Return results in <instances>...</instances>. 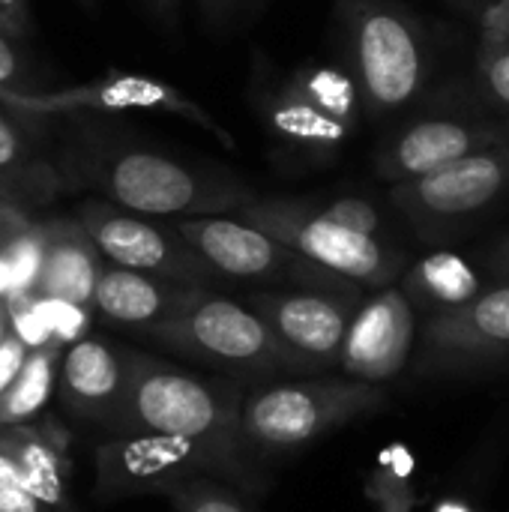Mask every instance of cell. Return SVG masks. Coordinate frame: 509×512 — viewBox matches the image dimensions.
<instances>
[{"label":"cell","instance_id":"1","mask_svg":"<svg viewBox=\"0 0 509 512\" xmlns=\"http://www.w3.org/2000/svg\"><path fill=\"white\" fill-rule=\"evenodd\" d=\"M75 171L111 204L153 219L225 216L258 198L246 180L225 168L192 165L123 138H84Z\"/></svg>","mask_w":509,"mask_h":512},{"label":"cell","instance_id":"2","mask_svg":"<svg viewBox=\"0 0 509 512\" xmlns=\"http://www.w3.org/2000/svg\"><path fill=\"white\" fill-rule=\"evenodd\" d=\"M243 399L246 387L234 378L204 375L132 351L129 381L111 435H174L255 459L243 441Z\"/></svg>","mask_w":509,"mask_h":512},{"label":"cell","instance_id":"3","mask_svg":"<svg viewBox=\"0 0 509 512\" xmlns=\"http://www.w3.org/2000/svg\"><path fill=\"white\" fill-rule=\"evenodd\" d=\"M336 15L366 117L393 126L432 96L438 54L414 12L396 0H339Z\"/></svg>","mask_w":509,"mask_h":512},{"label":"cell","instance_id":"4","mask_svg":"<svg viewBox=\"0 0 509 512\" xmlns=\"http://www.w3.org/2000/svg\"><path fill=\"white\" fill-rule=\"evenodd\" d=\"M255 108L273 147L309 165L339 159L366 117L354 75L330 63L264 75L255 87Z\"/></svg>","mask_w":509,"mask_h":512},{"label":"cell","instance_id":"5","mask_svg":"<svg viewBox=\"0 0 509 512\" xmlns=\"http://www.w3.org/2000/svg\"><path fill=\"white\" fill-rule=\"evenodd\" d=\"M509 141V120L480 108L462 81L435 87V93L396 120L372 153L375 174L390 186L429 177Z\"/></svg>","mask_w":509,"mask_h":512},{"label":"cell","instance_id":"6","mask_svg":"<svg viewBox=\"0 0 509 512\" xmlns=\"http://www.w3.org/2000/svg\"><path fill=\"white\" fill-rule=\"evenodd\" d=\"M387 405L384 387L357 378H291L264 384L246 390L243 441L255 459L288 456Z\"/></svg>","mask_w":509,"mask_h":512},{"label":"cell","instance_id":"7","mask_svg":"<svg viewBox=\"0 0 509 512\" xmlns=\"http://www.w3.org/2000/svg\"><path fill=\"white\" fill-rule=\"evenodd\" d=\"M171 354L195 360L246 390L297 378L264 321L243 303L207 288L183 315L144 333Z\"/></svg>","mask_w":509,"mask_h":512},{"label":"cell","instance_id":"8","mask_svg":"<svg viewBox=\"0 0 509 512\" xmlns=\"http://www.w3.org/2000/svg\"><path fill=\"white\" fill-rule=\"evenodd\" d=\"M213 477L243 492H261L267 474L258 459L174 435H126L96 450V498L165 495L189 480Z\"/></svg>","mask_w":509,"mask_h":512},{"label":"cell","instance_id":"9","mask_svg":"<svg viewBox=\"0 0 509 512\" xmlns=\"http://www.w3.org/2000/svg\"><path fill=\"white\" fill-rule=\"evenodd\" d=\"M234 216L369 291L396 285L411 267L393 240L357 234L318 213L309 198H255Z\"/></svg>","mask_w":509,"mask_h":512},{"label":"cell","instance_id":"10","mask_svg":"<svg viewBox=\"0 0 509 512\" xmlns=\"http://www.w3.org/2000/svg\"><path fill=\"white\" fill-rule=\"evenodd\" d=\"M509 201V141L420 180L390 186V204L432 246L453 243Z\"/></svg>","mask_w":509,"mask_h":512},{"label":"cell","instance_id":"11","mask_svg":"<svg viewBox=\"0 0 509 512\" xmlns=\"http://www.w3.org/2000/svg\"><path fill=\"white\" fill-rule=\"evenodd\" d=\"M180 237L225 279L264 282L270 288H312V291H366L363 285L309 261L282 240L246 225L237 216H195L171 219Z\"/></svg>","mask_w":509,"mask_h":512},{"label":"cell","instance_id":"12","mask_svg":"<svg viewBox=\"0 0 509 512\" xmlns=\"http://www.w3.org/2000/svg\"><path fill=\"white\" fill-rule=\"evenodd\" d=\"M363 300L366 291L312 288H267L243 297V303L264 321L297 378L321 375L339 366L348 327Z\"/></svg>","mask_w":509,"mask_h":512},{"label":"cell","instance_id":"13","mask_svg":"<svg viewBox=\"0 0 509 512\" xmlns=\"http://www.w3.org/2000/svg\"><path fill=\"white\" fill-rule=\"evenodd\" d=\"M75 219L87 228L108 264L195 288L228 282L180 237L174 222H156L153 216L129 213L108 201L81 204Z\"/></svg>","mask_w":509,"mask_h":512},{"label":"cell","instance_id":"14","mask_svg":"<svg viewBox=\"0 0 509 512\" xmlns=\"http://www.w3.org/2000/svg\"><path fill=\"white\" fill-rule=\"evenodd\" d=\"M495 366H509V282L426 318L414 357L420 375H480Z\"/></svg>","mask_w":509,"mask_h":512},{"label":"cell","instance_id":"15","mask_svg":"<svg viewBox=\"0 0 509 512\" xmlns=\"http://www.w3.org/2000/svg\"><path fill=\"white\" fill-rule=\"evenodd\" d=\"M0 102L9 105L18 114L27 117H54L66 111H162L171 117H180L186 123H195L198 129L216 135L225 147H234L231 132L210 117L198 102L183 96L177 87L147 78V75H129V72H111L105 78L51 90V93H33V90H6L0 87Z\"/></svg>","mask_w":509,"mask_h":512},{"label":"cell","instance_id":"16","mask_svg":"<svg viewBox=\"0 0 509 512\" xmlns=\"http://www.w3.org/2000/svg\"><path fill=\"white\" fill-rule=\"evenodd\" d=\"M417 342V315L399 285L372 291L345 336L339 369L345 378L387 384L408 369Z\"/></svg>","mask_w":509,"mask_h":512},{"label":"cell","instance_id":"17","mask_svg":"<svg viewBox=\"0 0 509 512\" xmlns=\"http://www.w3.org/2000/svg\"><path fill=\"white\" fill-rule=\"evenodd\" d=\"M132 351L117 348L96 336H81L69 345L60 363L57 390L63 408L84 420L111 432L117 411L123 405L126 381H129Z\"/></svg>","mask_w":509,"mask_h":512},{"label":"cell","instance_id":"18","mask_svg":"<svg viewBox=\"0 0 509 512\" xmlns=\"http://www.w3.org/2000/svg\"><path fill=\"white\" fill-rule=\"evenodd\" d=\"M102 252L78 219L42 222V258L30 300L93 309L96 285L105 270Z\"/></svg>","mask_w":509,"mask_h":512},{"label":"cell","instance_id":"19","mask_svg":"<svg viewBox=\"0 0 509 512\" xmlns=\"http://www.w3.org/2000/svg\"><path fill=\"white\" fill-rule=\"evenodd\" d=\"M204 291L207 288L180 285V282H168V279L126 270L117 264H105L99 285H96L93 309L105 321L138 330L144 336L174 321L177 315H183Z\"/></svg>","mask_w":509,"mask_h":512},{"label":"cell","instance_id":"20","mask_svg":"<svg viewBox=\"0 0 509 512\" xmlns=\"http://www.w3.org/2000/svg\"><path fill=\"white\" fill-rule=\"evenodd\" d=\"M492 285H498V279L483 270V264H474L450 249L429 252L426 258L414 261L399 279L408 303L426 318L462 309L486 294Z\"/></svg>","mask_w":509,"mask_h":512},{"label":"cell","instance_id":"21","mask_svg":"<svg viewBox=\"0 0 509 512\" xmlns=\"http://www.w3.org/2000/svg\"><path fill=\"white\" fill-rule=\"evenodd\" d=\"M0 444L15 459L24 483L48 512H75L72 504V462L66 456V435L36 426H0Z\"/></svg>","mask_w":509,"mask_h":512},{"label":"cell","instance_id":"22","mask_svg":"<svg viewBox=\"0 0 509 512\" xmlns=\"http://www.w3.org/2000/svg\"><path fill=\"white\" fill-rule=\"evenodd\" d=\"M63 342H42L30 351L24 369L0 393V426H27L45 408L63 363Z\"/></svg>","mask_w":509,"mask_h":512},{"label":"cell","instance_id":"23","mask_svg":"<svg viewBox=\"0 0 509 512\" xmlns=\"http://www.w3.org/2000/svg\"><path fill=\"white\" fill-rule=\"evenodd\" d=\"M462 84L480 108L509 120V39L480 33L471 78Z\"/></svg>","mask_w":509,"mask_h":512},{"label":"cell","instance_id":"24","mask_svg":"<svg viewBox=\"0 0 509 512\" xmlns=\"http://www.w3.org/2000/svg\"><path fill=\"white\" fill-rule=\"evenodd\" d=\"M0 174L15 180L33 204H45L60 189V177L30 153V144L6 117H0Z\"/></svg>","mask_w":509,"mask_h":512},{"label":"cell","instance_id":"25","mask_svg":"<svg viewBox=\"0 0 509 512\" xmlns=\"http://www.w3.org/2000/svg\"><path fill=\"white\" fill-rule=\"evenodd\" d=\"M174 512H252L240 498V489L213 477L189 480L162 495Z\"/></svg>","mask_w":509,"mask_h":512},{"label":"cell","instance_id":"26","mask_svg":"<svg viewBox=\"0 0 509 512\" xmlns=\"http://www.w3.org/2000/svg\"><path fill=\"white\" fill-rule=\"evenodd\" d=\"M312 207L318 213H324L327 219L357 231V234H369V237H381L390 240V222L384 216V210L360 195H333V198H309Z\"/></svg>","mask_w":509,"mask_h":512},{"label":"cell","instance_id":"27","mask_svg":"<svg viewBox=\"0 0 509 512\" xmlns=\"http://www.w3.org/2000/svg\"><path fill=\"white\" fill-rule=\"evenodd\" d=\"M414 474V459L408 456V450L393 447L390 453L381 456V468L369 483L372 498L381 501L384 512H408L414 507V495L408 486V477Z\"/></svg>","mask_w":509,"mask_h":512},{"label":"cell","instance_id":"28","mask_svg":"<svg viewBox=\"0 0 509 512\" xmlns=\"http://www.w3.org/2000/svg\"><path fill=\"white\" fill-rule=\"evenodd\" d=\"M0 512H48L24 483L15 459L0 444Z\"/></svg>","mask_w":509,"mask_h":512},{"label":"cell","instance_id":"29","mask_svg":"<svg viewBox=\"0 0 509 512\" xmlns=\"http://www.w3.org/2000/svg\"><path fill=\"white\" fill-rule=\"evenodd\" d=\"M30 351H33V345H30L18 330H12L9 339L0 345V393H3V390L15 381V375L24 369Z\"/></svg>","mask_w":509,"mask_h":512},{"label":"cell","instance_id":"30","mask_svg":"<svg viewBox=\"0 0 509 512\" xmlns=\"http://www.w3.org/2000/svg\"><path fill=\"white\" fill-rule=\"evenodd\" d=\"M477 261L489 270L498 282H509V231L498 234L486 249H480Z\"/></svg>","mask_w":509,"mask_h":512},{"label":"cell","instance_id":"31","mask_svg":"<svg viewBox=\"0 0 509 512\" xmlns=\"http://www.w3.org/2000/svg\"><path fill=\"white\" fill-rule=\"evenodd\" d=\"M24 66H21V57L15 54L9 36L0 30V87L6 90H24Z\"/></svg>","mask_w":509,"mask_h":512},{"label":"cell","instance_id":"32","mask_svg":"<svg viewBox=\"0 0 509 512\" xmlns=\"http://www.w3.org/2000/svg\"><path fill=\"white\" fill-rule=\"evenodd\" d=\"M0 30L9 39H21L30 30L27 0H0Z\"/></svg>","mask_w":509,"mask_h":512},{"label":"cell","instance_id":"33","mask_svg":"<svg viewBox=\"0 0 509 512\" xmlns=\"http://www.w3.org/2000/svg\"><path fill=\"white\" fill-rule=\"evenodd\" d=\"M480 33L509 39V0H498L480 21Z\"/></svg>","mask_w":509,"mask_h":512},{"label":"cell","instance_id":"34","mask_svg":"<svg viewBox=\"0 0 509 512\" xmlns=\"http://www.w3.org/2000/svg\"><path fill=\"white\" fill-rule=\"evenodd\" d=\"M198 6H201V15L207 18V24L222 27L234 18L240 0H198Z\"/></svg>","mask_w":509,"mask_h":512},{"label":"cell","instance_id":"35","mask_svg":"<svg viewBox=\"0 0 509 512\" xmlns=\"http://www.w3.org/2000/svg\"><path fill=\"white\" fill-rule=\"evenodd\" d=\"M27 204H33L27 198V192L15 180H9L6 174H0V207H18V210H24Z\"/></svg>","mask_w":509,"mask_h":512},{"label":"cell","instance_id":"36","mask_svg":"<svg viewBox=\"0 0 509 512\" xmlns=\"http://www.w3.org/2000/svg\"><path fill=\"white\" fill-rule=\"evenodd\" d=\"M456 12H462L465 18H471V21H483V15L498 3V0H447Z\"/></svg>","mask_w":509,"mask_h":512},{"label":"cell","instance_id":"37","mask_svg":"<svg viewBox=\"0 0 509 512\" xmlns=\"http://www.w3.org/2000/svg\"><path fill=\"white\" fill-rule=\"evenodd\" d=\"M15 330V318H12V306L6 297H0V345L9 339V333Z\"/></svg>","mask_w":509,"mask_h":512},{"label":"cell","instance_id":"38","mask_svg":"<svg viewBox=\"0 0 509 512\" xmlns=\"http://www.w3.org/2000/svg\"><path fill=\"white\" fill-rule=\"evenodd\" d=\"M432 512H477L471 504H465V501H459V498H444L441 504H435V510Z\"/></svg>","mask_w":509,"mask_h":512},{"label":"cell","instance_id":"39","mask_svg":"<svg viewBox=\"0 0 509 512\" xmlns=\"http://www.w3.org/2000/svg\"><path fill=\"white\" fill-rule=\"evenodd\" d=\"M150 6L162 15V18H171L174 21V12H177V0H150Z\"/></svg>","mask_w":509,"mask_h":512}]
</instances>
